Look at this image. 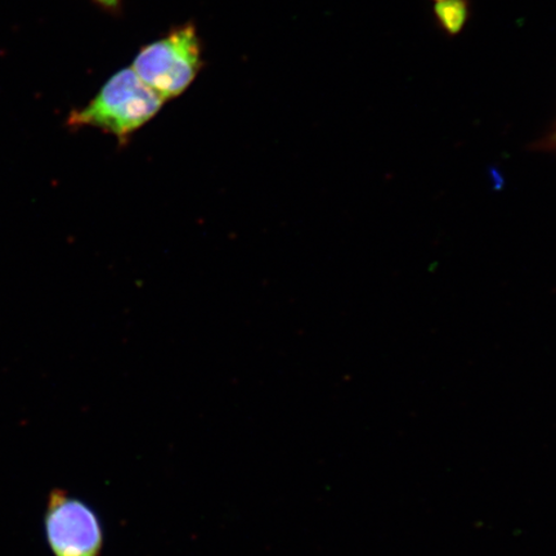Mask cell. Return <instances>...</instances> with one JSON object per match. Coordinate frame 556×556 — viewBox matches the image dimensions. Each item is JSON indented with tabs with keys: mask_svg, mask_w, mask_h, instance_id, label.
Wrapping results in <instances>:
<instances>
[{
	"mask_svg": "<svg viewBox=\"0 0 556 556\" xmlns=\"http://www.w3.org/2000/svg\"><path fill=\"white\" fill-rule=\"evenodd\" d=\"M164 100L139 79L134 68H124L111 78L87 108L70 116L72 125H92L115 135L121 141L152 119Z\"/></svg>",
	"mask_w": 556,
	"mask_h": 556,
	"instance_id": "1",
	"label": "cell"
},
{
	"mask_svg": "<svg viewBox=\"0 0 556 556\" xmlns=\"http://www.w3.org/2000/svg\"><path fill=\"white\" fill-rule=\"evenodd\" d=\"M201 65L198 31L189 24L146 46L131 68L146 86L166 101L182 94L191 86Z\"/></svg>",
	"mask_w": 556,
	"mask_h": 556,
	"instance_id": "2",
	"label": "cell"
},
{
	"mask_svg": "<svg viewBox=\"0 0 556 556\" xmlns=\"http://www.w3.org/2000/svg\"><path fill=\"white\" fill-rule=\"evenodd\" d=\"M46 533L54 556H99L102 551L103 532L94 511L61 490L48 498Z\"/></svg>",
	"mask_w": 556,
	"mask_h": 556,
	"instance_id": "3",
	"label": "cell"
},
{
	"mask_svg": "<svg viewBox=\"0 0 556 556\" xmlns=\"http://www.w3.org/2000/svg\"><path fill=\"white\" fill-rule=\"evenodd\" d=\"M469 7L467 0H440L435 4V16L442 29L451 35L463 30L467 23Z\"/></svg>",
	"mask_w": 556,
	"mask_h": 556,
	"instance_id": "4",
	"label": "cell"
},
{
	"mask_svg": "<svg viewBox=\"0 0 556 556\" xmlns=\"http://www.w3.org/2000/svg\"><path fill=\"white\" fill-rule=\"evenodd\" d=\"M97 2H100L102 5L108 7V9H114V7L119 3V0H97Z\"/></svg>",
	"mask_w": 556,
	"mask_h": 556,
	"instance_id": "5",
	"label": "cell"
},
{
	"mask_svg": "<svg viewBox=\"0 0 556 556\" xmlns=\"http://www.w3.org/2000/svg\"><path fill=\"white\" fill-rule=\"evenodd\" d=\"M435 2H440V0H435Z\"/></svg>",
	"mask_w": 556,
	"mask_h": 556,
	"instance_id": "6",
	"label": "cell"
}]
</instances>
